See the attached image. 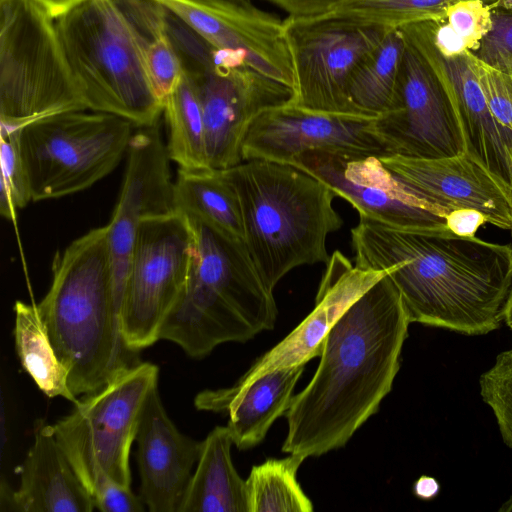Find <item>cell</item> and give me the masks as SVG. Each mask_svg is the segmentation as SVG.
Masks as SVG:
<instances>
[{
  "label": "cell",
  "mask_w": 512,
  "mask_h": 512,
  "mask_svg": "<svg viewBox=\"0 0 512 512\" xmlns=\"http://www.w3.org/2000/svg\"><path fill=\"white\" fill-rule=\"evenodd\" d=\"M355 265L387 271L410 323L475 336L502 325L512 297V246L446 228L404 230L359 216Z\"/></svg>",
  "instance_id": "1"
},
{
  "label": "cell",
  "mask_w": 512,
  "mask_h": 512,
  "mask_svg": "<svg viewBox=\"0 0 512 512\" xmlns=\"http://www.w3.org/2000/svg\"><path fill=\"white\" fill-rule=\"evenodd\" d=\"M409 324L385 273L328 333L316 372L285 413L283 452L318 457L350 440L391 391Z\"/></svg>",
  "instance_id": "2"
},
{
  "label": "cell",
  "mask_w": 512,
  "mask_h": 512,
  "mask_svg": "<svg viewBox=\"0 0 512 512\" xmlns=\"http://www.w3.org/2000/svg\"><path fill=\"white\" fill-rule=\"evenodd\" d=\"M52 271L37 309L71 391L89 395L141 362L122 333L107 225L70 243Z\"/></svg>",
  "instance_id": "3"
},
{
  "label": "cell",
  "mask_w": 512,
  "mask_h": 512,
  "mask_svg": "<svg viewBox=\"0 0 512 512\" xmlns=\"http://www.w3.org/2000/svg\"><path fill=\"white\" fill-rule=\"evenodd\" d=\"M188 217V216H187ZM194 249L188 278L166 316L159 340L201 358L228 342L273 329L277 306L242 240L188 217Z\"/></svg>",
  "instance_id": "4"
},
{
  "label": "cell",
  "mask_w": 512,
  "mask_h": 512,
  "mask_svg": "<svg viewBox=\"0 0 512 512\" xmlns=\"http://www.w3.org/2000/svg\"><path fill=\"white\" fill-rule=\"evenodd\" d=\"M221 171L239 198L244 243L272 291L294 268L328 263L327 237L343 220L326 184L290 164L265 160Z\"/></svg>",
  "instance_id": "5"
},
{
  "label": "cell",
  "mask_w": 512,
  "mask_h": 512,
  "mask_svg": "<svg viewBox=\"0 0 512 512\" xmlns=\"http://www.w3.org/2000/svg\"><path fill=\"white\" fill-rule=\"evenodd\" d=\"M56 27L88 110L139 127L158 123L163 103L147 68V38L124 0H84L57 18Z\"/></svg>",
  "instance_id": "6"
},
{
  "label": "cell",
  "mask_w": 512,
  "mask_h": 512,
  "mask_svg": "<svg viewBox=\"0 0 512 512\" xmlns=\"http://www.w3.org/2000/svg\"><path fill=\"white\" fill-rule=\"evenodd\" d=\"M158 378L156 365L139 362L97 392L82 396L68 415L52 425L96 510L145 509L130 488L129 455L144 404Z\"/></svg>",
  "instance_id": "7"
},
{
  "label": "cell",
  "mask_w": 512,
  "mask_h": 512,
  "mask_svg": "<svg viewBox=\"0 0 512 512\" xmlns=\"http://www.w3.org/2000/svg\"><path fill=\"white\" fill-rule=\"evenodd\" d=\"M54 20L34 0H0V133L87 110Z\"/></svg>",
  "instance_id": "8"
},
{
  "label": "cell",
  "mask_w": 512,
  "mask_h": 512,
  "mask_svg": "<svg viewBox=\"0 0 512 512\" xmlns=\"http://www.w3.org/2000/svg\"><path fill=\"white\" fill-rule=\"evenodd\" d=\"M133 123L105 112L68 111L19 129V150L32 201L85 190L128 151Z\"/></svg>",
  "instance_id": "9"
},
{
  "label": "cell",
  "mask_w": 512,
  "mask_h": 512,
  "mask_svg": "<svg viewBox=\"0 0 512 512\" xmlns=\"http://www.w3.org/2000/svg\"><path fill=\"white\" fill-rule=\"evenodd\" d=\"M193 249L186 215L174 211L140 222L120 306L122 333L130 349L140 352L159 340L188 278Z\"/></svg>",
  "instance_id": "10"
},
{
  "label": "cell",
  "mask_w": 512,
  "mask_h": 512,
  "mask_svg": "<svg viewBox=\"0 0 512 512\" xmlns=\"http://www.w3.org/2000/svg\"><path fill=\"white\" fill-rule=\"evenodd\" d=\"M284 26L295 73L291 104L315 112L358 115L348 97L350 79L390 29L332 18L287 17Z\"/></svg>",
  "instance_id": "11"
},
{
  "label": "cell",
  "mask_w": 512,
  "mask_h": 512,
  "mask_svg": "<svg viewBox=\"0 0 512 512\" xmlns=\"http://www.w3.org/2000/svg\"><path fill=\"white\" fill-rule=\"evenodd\" d=\"M183 71L200 101L208 165L214 170L240 164L242 141L253 120L294 99L293 89L255 71L231 52L219 50L212 65Z\"/></svg>",
  "instance_id": "12"
},
{
  "label": "cell",
  "mask_w": 512,
  "mask_h": 512,
  "mask_svg": "<svg viewBox=\"0 0 512 512\" xmlns=\"http://www.w3.org/2000/svg\"><path fill=\"white\" fill-rule=\"evenodd\" d=\"M374 130L389 155L436 159L465 153L460 122L445 86L407 40L397 91L374 119Z\"/></svg>",
  "instance_id": "13"
},
{
  "label": "cell",
  "mask_w": 512,
  "mask_h": 512,
  "mask_svg": "<svg viewBox=\"0 0 512 512\" xmlns=\"http://www.w3.org/2000/svg\"><path fill=\"white\" fill-rule=\"evenodd\" d=\"M326 184L359 213L393 228H446L448 211L418 197L367 154L309 151L289 163Z\"/></svg>",
  "instance_id": "14"
},
{
  "label": "cell",
  "mask_w": 512,
  "mask_h": 512,
  "mask_svg": "<svg viewBox=\"0 0 512 512\" xmlns=\"http://www.w3.org/2000/svg\"><path fill=\"white\" fill-rule=\"evenodd\" d=\"M361 115L309 111L291 103L264 111L249 125L241 145L243 161L289 164L309 151H337L376 157L389 153Z\"/></svg>",
  "instance_id": "15"
},
{
  "label": "cell",
  "mask_w": 512,
  "mask_h": 512,
  "mask_svg": "<svg viewBox=\"0 0 512 512\" xmlns=\"http://www.w3.org/2000/svg\"><path fill=\"white\" fill-rule=\"evenodd\" d=\"M172 13L210 45L240 56L255 71L295 89L284 20L220 0H149Z\"/></svg>",
  "instance_id": "16"
},
{
  "label": "cell",
  "mask_w": 512,
  "mask_h": 512,
  "mask_svg": "<svg viewBox=\"0 0 512 512\" xmlns=\"http://www.w3.org/2000/svg\"><path fill=\"white\" fill-rule=\"evenodd\" d=\"M435 22L424 20L399 29L445 86L460 122L465 153L495 178L512 202V131L491 114L470 66L468 50L444 56L437 49L433 38Z\"/></svg>",
  "instance_id": "17"
},
{
  "label": "cell",
  "mask_w": 512,
  "mask_h": 512,
  "mask_svg": "<svg viewBox=\"0 0 512 512\" xmlns=\"http://www.w3.org/2000/svg\"><path fill=\"white\" fill-rule=\"evenodd\" d=\"M119 200L107 224L116 299L119 307L133 243L140 222L176 211L169 155L158 123L131 137Z\"/></svg>",
  "instance_id": "18"
},
{
  "label": "cell",
  "mask_w": 512,
  "mask_h": 512,
  "mask_svg": "<svg viewBox=\"0 0 512 512\" xmlns=\"http://www.w3.org/2000/svg\"><path fill=\"white\" fill-rule=\"evenodd\" d=\"M383 166L418 197L451 212L478 210L487 223L512 234V202L495 178L468 154L436 159L379 157Z\"/></svg>",
  "instance_id": "19"
},
{
  "label": "cell",
  "mask_w": 512,
  "mask_h": 512,
  "mask_svg": "<svg viewBox=\"0 0 512 512\" xmlns=\"http://www.w3.org/2000/svg\"><path fill=\"white\" fill-rule=\"evenodd\" d=\"M387 271L360 268L340 251L326 264L314 309L282 341L258 358L237 383L277 369L305 365L320 356L326 337L344 312Z\"/></svg>",
  "instance_id": "20"
},
{
  "label": "cell",
  "mask_w": 512,
  "mask_h": 512,
  "mask_svg": "<svg viewBox=\"0 0 512 512\" xmlns=\"http://www.w3.org/2000/svg\"><path fill=\"white\" fill-rule=\"evenodd\" d=\"M135 440L144 505L151 512H178L202 441L178 430L164 408L158 385L146 399Z\"/></svg>",
  "instance_id": "21"
},
{
  "label": "cell",
  "mask_w": 512,
  "mask_h": 512,
  "mask_svg": "<svg viewBox=\"0 0 512 512\" xmlns=\"http://www.w3.org/2000/svg\"><path fill=\"white\" fill-rule=\"evenodd\" d=\"M17 490L1 484L3 510L92 512L93 500L58 442L53 426L39 421L34 442L20 467ZM1 508V509H2Z\"/></svg>",
  "instance_id": "22"
},
{
  "label": "cell",
  "mask_w": 512,
  "mask_h": 512,
  "mask_svg": "<svg viewBox=\"0 0 512 512\" xmlns=\"http://www.w3.org/2000/svg\"><path fill=\"white\" fill-rule=\"evenodd\" d=\"M305 365L277 368L228 388L204 390L194 399L198 410L227 414V427L240 450L263 441L272 424L284 415Z\"/></svg>",
  "instance_id": "23"
},
{
  "label": "cell",
  "mask_w": 512,
  "mask_h": 512,
  "mask_svg": "<svg viewBox=\"0 0 512 512\" xmlns=\"http://www.w3.org/2000/svg\"><path fill=\"white\" fill-rule=\"evenodd\" d=\"M227 426H216L201 451L178 512H248L245 480L231 459Z\"/></svg>",
  "instance_id": "24"
},
{
  "label": "cell",
  "mask_w": 512,
  "mask_h": 512,
  "mask_svg": "<svg viewBox=\"0 0 512 512\" xmlns=\"http://www.w3.org/2000/svg\"><path fill=\"white\" fill-rule=\"evenodd\" d=\"M174 206L177 212L244 241L239 198L221 170L179 168L174 182Z\"/></svg>",
  "instance_id": "25"
},
{
  "label": "cell",
  "mask_w": 512,
  "mask_h": 512,
  "mask_svg": "<svg viewBox=\"0 0 512 512\" xmlns=\"http://www.w3.org/2000/svg\"><path fill=\"white\" fill-rule=\"evenodd\" d=\"M405 49L402 31L387 30L378 46L355 69L348 97L358 115L377 117L389 107L399 85Z\"/></svg>",
  "instance_id": "26"
},
{
  "label": "cell",
  "mask_w": 512,
  "mask_h": 512,
  "mask_svg": "<svg viewBox=\"0 0 512 512\" xmlns=\"http://www.w3.org/2000/svg\"><path fill=\"white\" fill-rule=\"evenodd\" d=\"M13 309L15 347L22 367L45 395L76 404L79 399L69 387L68 371L55 353L37 305L16 301Z\"/></svg>",
  "instance_id": "27"
},
{
  "label": "cell",
  "mask_w": 512,
  "mask_h": 512,
  "mask_svg": "<svg viewBox=\"0 0 512 512\" xmlns=\"http://www.w3.org/2000/svg\"><path fill=\"white\" fill-rule=\"evenodd\" d=\"M163 113L169 129L166 146L170 160L180 169H210L200 101L191 78L184 71L164 100Z\"/></svg>",
  "instance_id": "28"
},
{
  "label": "cell",
  "mask_w": 512,
  "mask_h": 512,
  "mask_svg": "<svg viewBox=\"0 0 512 512\" xmlns=\"http://www.w3.org/2000/svg\"><path fill=\"white\" fill-rule=\"evenodd\" d=\"M305 459L290 454L253 466L245 480L248 512H312L313 504L297 480Z\"/></svg>",
  "instance_id": "29"
},
{
  "label": "cell",
  "mask_w": 512,
  "mask_h": 512,
  "mask_svg": "<svg viewBox=\"0 0 512 512\" xmlns=\"http://www.w3.org/2000/svg\"><path fill=\"white\" fill-rule=\"evenodd\" d=\"M458 1L461 0H344L318 18L398 29L424 20H444L448 7ZM483 1L493 4L497 0Z\"/></svg>",
  "instance_id": "30"
},
{
  "label": "cell",
  "mask_w": 512,
  "mask_h": 512,
  "mask_svg": "<svg viewBox=\"0 0 512 512\" xmlns=\"http://www.w3.org/2000/svg\"><path fill=\"white\" fill-rule=\"evenodd\" d=\"M132 8L147 38V68L153 88L163 103L183 72L180 58L167 31L165 9L149 0H133Z\"/></svg>",
  "instance_id": "31"
},
{
  "label": "cell",
  "mask_w": 512,
  "mask_h": 512,
  "mask_svg": "<svg viewBox=\"0 0 512 512\" xmlns=\"http://www.w3.org/2000/svg\"><path fill=\"white\" fill-rule=\"evenodd\" d=\"M0 135V213L5 219L14 221L17 211L32 198L19 150V129Z\"/></svg>",
  "instance_id": "32"
},
{
  "label": "cell",
  "mask_w": 512,
  "mask_h": 512,
  "mask_svg": "<svg viewBox=\"0 0 512 512\" xmlns=\"http://www.w3.org/2000/svg\"><path fill=\"white\" fill-rule=\"evenodd\" d=\"M479 387L504 443L512 449V347L498 354L494 364L480 376Z\"/></svg>",
  "instance_id": "33"
},
{
  "label": "cell",
  "mask_w": 512,
  "mask_h": 512,
  "mask_svg": "<svg viewBox=\"0 0 512 512\" xmlns=\"http://www.w3.org/2000/svg\"><path fill=\"white\" fill-rule=\"evenodd\" d=\"M468 58L491 114L512 131V72L483 61L471 50Z\"/></svg>",
  "instance_id": "34"
},
{
  "label": "cell",
  "mask_w": 512,
  "mask_h": 512,
  "mask_svg": "<svg viewBox=\"0 0 512 512\" xmlns=\"http://www.w3.org/2000/svg\"><path fill=\"white\" fill-rule=\"evenodd\" d=\"M446 23L473 52L493 28L492 10L483 0H461L446 12Z\"/></svg>",
  "instance_id": "35"
},
{
  "label": "cell",
  "mask_w": 512,
  "mask_h": 512,
  "mask_svg": "<svg viewBox=\"0 0 512 512\" xmlns=\"http://www.w3.org/2000/svg\"><path fill=\"white\" fill-rule=\"evenodd\" d=\"M492 10L493 28L474 53L483 61L512 72V13Z\"/></svg>",
  "instance_id": "36"
},
{
  "label": "cell",
  "mask_w": 512,
  "mask_h": 512,
  "mask_svg": "<svg viewBox=\"0 0 512 512\" xmlns=\"http://www.w3.org/2000/svg\"><path fill=\"white\" fill-rule=\"evenodd\" d=\"M283 9L288 17L312 19L321 17L344 0H267Z\"/></svg>",
  "instance_id": "37"
},
{
  "label": "cell",
  "mask_w": 512,
  "mask_h": 512,
  "mask_svg": "<svg viewBox=\"0 0 512 512\" xmlns=\"http://www.w3.org/2000/svg\"><path fill=\"white\" fill-rule=\"evenodd\" d=\"M445 219L449 230L464 237L475 236L478 228L487 223L483 213L470 208L453 210L448 213Z\"/></svg>",
  "instance_id": "38"
},
{
  "label": "cell",
  "mask_w": 512,
  "mask_h": 512,
  "mask_svg": "<svg viewBox=\"0 0 512 512\" xmlns=\"http://www.w3.org/2000/svg\"><path fill=\"white\" fill-rule=\"evenodd\" d=\"M413 492L422 500H431L439 494L440 484L434 477L423 475L415 481Z\"/></svg>",
  "instance_id": "39"
},
{
  "label": "cell",
  "mask_w": 512,
  "mask_h": 512,
  "mask_svg": "<svg viewBox=\"0 0 512 512\" xmlns=\"http://www.w3.org/2000/svg\"><path fill=\"white\" fill-rule=\"evenodd\" d=\"M42 6L55 20L67 13L84 0H34Z\"/></svg>",
  "instance_id": "40"
},
{
  "label": "cell",
  "mask_w": 512,
  "mask_h": 512,
  "mask_svg": "<svg viewBox=\"0 0 512 512\" xmlns=\"http://www.w3.org/2000/svg\"><path fill=\"white\" fill-rule=\"evenodd\" d=\"M489 6L491 9L498 8L512 13V0H497L495 3L489 4Z\"/></svg>",
  "instance_id": "41"
},
{
  "label": "cell",
  "mask_w": 512,
  "mask_h": 512,
  "mask_svg": "<svg viewBox=\"0 0 512 512\" xmlns=\"http://www.w3.org/2000/svg\"><path fill=\"white\" fill-rule=\"evenodd\" d=\"M504 323L510 328V330H512V297L509 301V304H508V307L506 310Z\"/></svg>",
  "instance_id": "42"
},
{
  "label": "cell",
  "mask_w": 512,
  "mask_h": 512,
  "mask_svg": "<svg viewBox=\"0 0 512 512\" xmlns=\"http://www.w3.org/2000/svg\"><path fill=\"white\" fill-rule=\"evenodd\" d=\"M220 1L235 4V5L242 6V7H248V8L255 6L251 0H220Z\"/></svg>",
  "instance_id": "43"
},
{
  "label": "cell",
  "mask_w": 512,
  "mask_h": 512,
  "mask_svg": "<svg viewBox=\"0 0 512 512\" xmlns=\"http://www.w3.org/2000/svg\"><path fill=\"white\" fill-rule=\"evenodd\" d=\"M501 512H512V496L499 508Z\"/></svg>",
  "instance_id": "44"
}]
</instances>
